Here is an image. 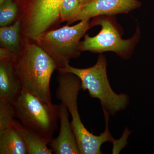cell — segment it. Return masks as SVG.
I'll use <instances>...</instances> for the list:
<instances>
[{
  "label": "cell",
  "instance_id": "obj_1",
  "mask_svg": "<svg viewBox=\"0 0 154 154\" xmlns=\"http://www.w3.org/2000/svg\"><path fill=\"white\" fill-rule=\"evenodd\" d=\"M12 63L23 90L48 105H53L51 79L57 66L52 58L36 42L27 41L22 42Z\"/></svg>",
  "mask_w": 154,
  "mask_h": 154
},
{
  "label": "cell",
  "instance_id": "obj_2",
  "mask_svg": "<svg viewBox=\"0 0 154 154\" xmlns=\"http://www.w3.org/2000/svg\"><path fill=\"white\" fill-rule=\"evenodd\" d=\"M57 81L58 85L56 97L66 106L70 113L72 118L71 124L81 154L103 153L101 150L102 145L115 141L108 128L109 118H105V131L99 135L88 131L82 122L78 111V95L82 89L81 80L73 74L58 72Z\"/></svg>",
  "mask_w": 154,
  "mask_h": 154
},
{
  "label": "cell",
  "instance_id": "obj_3",
  "mask_svg": "<svg viewBox=\"0 0 154 154\" xmlns=\"http://www.w3.org/2000/svg\"><path fill=\"white\" fill-rule=\"evenodd\" d=\"M106 68V58L101 54L96 63L91 67L77 68L68 64L57 70L77 76L81 80L82 89L88 91L92 98L99 99L102 108L109 115H114L126 108L129 103V97L126 94H116L112 90L107 78Z\"/></svg>",
  "mask_w": 154,
  "mask_h": 154
},
{
  "label": "cell",
  "instance_id": "obj_4",
  "mask_svg": "<svg viewBox=\"0 0 154 154\" xmlns=\"http://www.w3.org/2000/svg\"><path fill=\"white\" fill-rule=\"evenodd\" d=\"M13 105L15 117L22 125L38 134L49 143L57 129L59 105H48L24 90Z\"/></svg>",
  "mask_w": 154,
  "mask_h": 154
},
{
  "label": "cell",
  "instance_id": "obj_5",
  "mask_svg": "<svg viewBox=\"0 0 154 154\" xmlns=\"http://www.w3.org/2000/svg\"><path fill=\"white\" fill-rule=\"evenodd\" d=\"M91 26L90 19L82 20L74 26L67 25L48 30L39 36L36 42L52 58L57 69L60 68L78 55L80 39Z\"/></svg>",
  "mask_w": 154,
  "mask_h": 154
},
{
  "label": "cell",
  "instance_id": "obj_6",
  "mask_svg": "<svg viewBox=\"0 0 154 154\" xmlns=\"http://www.w3.org/2000/svg\"><path fill=\"white\" fill-rule=\"evenodd\" d=\"M95 25L101 26V31L94 37L85 35L84 40L80 42L79 45V52L102 53L111 51L123 55L128 51L132 44V39H122L118 30L109 20L99 19L93 25Z\"/></svg>",
  "mask_w": 154,
  "mask_h": 154
},
{
  "label": "cell",
  "instance_id": "obj_7",
  "mask_svg": "<svg viewBox=\"0 0 154 154\" xmlns=\"http://www.w3.org/2000/svg\"><path fill=\"white\" fill-rule=\"evenodd\" d=\"M140 5L137 0H91L83 5L74 22L101 15L127 13Z\"/></svg>",
  "mask_w": 154,
  "mask_h": 154
},
{
  "label": "cell",
  "instance_id": "obj_8",
  "mask_svg": "<svg viewBox=\"0 0 154 154\" xmlns=\"http://www.w3.org/2000/svg\"><path fill=\"white\" fill-rule=\"evenodd\" d=\"M59 106L60 128L57 137L53 139L50 145L56 154H79L80 152L71 124L69 119V110L62 103Z\"/></svg>",
  "mask_w": 154,
  "mask_h": 154
},
{
  "label": "cell",
  "instance_id": "obj_9",
  "mask_svg": "<svg viewBox=\"0 0 154 154\" xmlns=\"http://www.w3.org/2000/svg\"><path fill=\"white\" fill-rule=\"evenodd\" d=\"M22 90L12 62L0 61V99L13 104Z\"/></svg>",
  "mask_w": 154,
  "mask_h": 154
},
{
  "label": "cell",
  "instance_id": "obj_10",
  "mask_svg": "<svg viewBox=\"0 0 154 154\" xmlns=\"http://www.w3.org/2000/svg\"><path fill=\"white\" fill-rule=\"evenodd\" d=\"M0 154H28L22 134L14 124L0 131Z\"/></svg>",
  "mask_w": 154,
  "mask_h": 154
},
{
  "label": "cell",
  "instance_id": "obj_11",
  "mask_svg": "<svg viewBox=\"0 0 154 154\" xmlns=\"http://www.w3.org/2000/svg\"><path fill=\"white\" fill-rule=\"evenodd\" d=\"M21 30V22L18 19H16L13 25L0 28L1 47L8 50L15 58L22 47Z\"/></svg>",
  "mask_w": 154,
  "mask_h": 154
},
{
  "label": "cell",
  "instance_id": "obj_12",
  "mask_svg": "<svg viewBox=\"0 0 154 154\" xmlns=\"http://www.w3.org/2000/svg\"><path fill=\"white\" fill-rule=\"evenodd\" d=\"M14 125L22 134L28 154H51L52 149L48 147L49 143L42 137L15 120Z\"/></svg>",
  "mask_w": 154,
  "mask_h": 154
},
{
  "label": "cell",
  "instance_id": "obj_13",
  "mask_svg": "<svg viewBox=\"0 0 154 154\" xmlns=\"http://www.w3.org/2000/svg\"><path fill=\"white\" fill-rule=\"evenodd\" d=\"M82 5L80 0H63L59 7L60 22H66L68 25L73 23Z\"/></svg>",
  "mask_w": 154,
  "mask_h": 154
},
{
  "label": "cell",
  "instance_id": "obj_14",
  "mask_svg": "<svg viewBox=\"0 0 154 154\" xmlns=\"http://www.w3.org/2000/svg\"><path fill=\"white\" fill-rule=\"evenodd\" d=\"M0 4V26H8L17 19L19 13L18 4L13 0H5Z\"/></svg>",
  "mask_w": 154,
  "mask_h": 154
},
{
  "label": "cell",
  "instance_id": "obj_15",
  "mask_svg": "<svg viewBox=\"0 0 154 154\" xmlns=\"http://www.w3.org/2000/svg\"><path fill=\"white\" fill-rule=\"evenodd\" d=\"M15 118L13 104L8 101L0 99V131L12 126Z\"/></svg>",
  "mask_w": 154,
  "mask_h": 154
},
{
  "label": "cell",
  "instance_id": "obj_16",
  "mask_svg": "<svg viewBox=\"0 0 154 154\" xmlns=\"http://www.w3.org/2000/svg\"><path fill=\"white\" fill-rule=\"evenodd\" d=\"M80 2H82V4H83V5H84V4H85V3L88 2H89V1H91V0H80Z\"/></svg>",
  "mask_w": 154,
  "mask_h": 154
},
{
  "label": "cell",
  "instance_id": "obj_17",
  "mask_svg": "<svg viewBox=\"0 0 154 154\" xmlns=\"http://www.w3.org/2000/svg\"><path fill=\"white\" fill-rule=\"evenodd\" d=\"M5 1V0H0V3H2V2H3Z\"/></svg>",
  "mask_w": 154,
  "mask_h": 154
}]
</instances>
